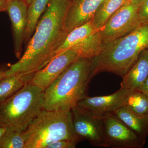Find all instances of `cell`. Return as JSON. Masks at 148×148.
I'll list each match as a JSON object with an SVG mask.
<instances>
[{"label": "cell", "instance_id": "obj_15", "mask_svg": "<svg viewBox=\"0 0 148 148\" xmlns=\"http://www.w3.org/2000/svg\"><path fill=\"white\" fill-rule=\"evenodd\" d=\"M34 73H14L0 79V103L14 95L31 82Z\"/></svg>", "mask_w": 148, "mask_h": 148}, {"label": "cell", "instance_id": "obj_26", "mask_svg": "<svg viewBox=\"0 0 148 148\" xmlns=\"http://www.w3.org/2000/svg\"><path fill=\"white\" fill-rule=\"evenodd\" d=\"M7 130V129L5 127L0 125V140H1V138H2L3 135L6 132Z\"/></svg>", "mask_w": 148, "mask_h": 148}, {"label": "cell", "instance_id": "obj_2", "mask_svg": "<svg viewBox=\"0 0 148 148\" xmlns=\"http://www.w3.org/2000/svg\"><path fill=\"white\" fill-rule=\"evenodd\" d=\"M148 48V23L141 24L126 36L103 44L100 53L90 59V80L96 75L109 72L122 77L142 51Z\"/></svg>", "mask_w": 148, "mask_h": 148}, {"label": "cell", "instance_id": "obj_5", "mask_svg": "<svg viewBox=\"0 0 148 148\" xmlns=\"http://www.w3.org/2000/svg\"><path fill=\"white\" fill-rule=\"evenodd\" d=\"M22 134L24 148H45L58 140H82L74 130L71 110L44 109Z\"/></svg>", "mask_w": 148, "mask_h": 148}, {"label": "cell", "instance_id": "obj_21", "mask_svg": "<svg viewBox=\"0 0 148 148\" xmlns=\"http://www.w3.org/2000/svg\"><path fill=\"white\" fill-rule=\"evenodd\" d=\"M25 140L22 132L7 130L0 140V148H24Z\"/></svg>", "mask_w": 148, "mask_h": 148}, {"label": "cell", "instance_id": "obj_20", "mask_svg": "<svg viewBox=\"0 0 148 148\" xmlns=\"http://www.w3.org/2000/svg\"><path fill=\"white\" fill-rule=\"evenodd\" d=\"M125 106L136 113L148 114V96L139 90L132 91L127 96Z\"/></svg>", "mask_w": 148, "mask_h": 148}, {"label": "cell", "instance_id": "obj_30", "mask_svg": "<svg viewBox=\"0 0 148 148\" xmlns=\"http://www.w3.org/2000/svg\"><path fill=\"white\" fill-rule=\"evenodd\" d=\"M18 1H25L26 2H27V0H18Z\"/></svg>", "mask_w": 148, "mask_h": 148}, {"label": "cell", "instance_id": "obj_6", "mask_svg": "<svg viewBox=\"0 0 148 148\" xmlns=\"http://www.w3.org/2000/svg\"><path fill=\"white\" fill-rule=\"evenodd\" d=\"M139 5L126 3L110 17L99 31L103 44L128 34L141 25Z\"/></svg>", "mask_w": 148, "mask_h": 148}, {"label": "cell", "instance_id": "obj_23", "mask_svg": "<svg viewBox=\"0 0 148 148\" xmlns=\"http://www.w3.org/2000/svg\"><path fill=\"white\" fill-rule=\"evenodd\" d=\"M78 143L75 140H58L49 144L45 148H75Z\"/></svg>", "mask_w": 148, "mask_h": 148}, {"label": "cell", "instance_id": "obj_12", "mask_svg": "<svg viewBox=\"0 0 148 148\" xmlns=\"http://www.w3.org/2000/svg\"><path fill=\"white\" fill-rule=\"evenodd\" d=\"M104 0H72L66 16V28L68 34L76 27L92 19Z\"/></svg>", "mask_w": 148, "mask_h": 148}, {"label": "cell", "instance_id": "obj_25", "mask_svg": "<svg viewBox=\"0 0 148 148\" xmlns=\"http://www.w3.org/2000/svg\"><path fill=\"white\" fill-rule=\"evenodd\" d=\"M8 0H0V12L6 11Z\"/></svg>", "mask_w": 148, "mask_h": 148}, {"label": "cell", "instance_id": "obj_18", "mask_svg": "<svg viewBox=\"0 0 148 148\" xmlns=\"http://www.w3.org/2000/svg\"><path fill=\"white\" fill-rule=\"evenodd\" d=\"M127 3L129 0H104L92 17L94 27L96 29L103 27L115 12Z\"/></svg>", "mask_w": 148, "mask_h": 148}, {"label": "cell", "instance_id": "obj_1", "mask_svg": "<svg viewBox=\"0 0 148 148\" xmlns=\"http://www.w3.org/2000/svg\"><path fill=\"white\" fill-rule=\"evenodd\" d=\"M72 0H49L27 45L23 56L5 71L6 75L35 73L54 58L56 51L64 41L67 13Z\"/></svg>", "mask_w": 148, "mask_h": 148}, {"label": "cell", "instance_id": "obj_29", "mask_svg": "<svg viewBox=\"0 0 148 148\" xmlns=\"http://www.w3.org/2000/svg\"><path fill=\"white\" fill-rule=\"evenodd\" d=\"M33 1V0H27V3L28 4V5Z\"/></svg>", "mask_w": 148, "mask_h": 148}, {"label": "cell", "instance_id": "obj_4", "mask_svg": "<svg viewBox=\"0 0 148 148\" xmlns=\"http://www.w3.org/2000/svg\"><path fill=\"white\" fill-rule=\"evenodd\" d=\"M44 90L30 82L0 103V125L24 132L44 109Z\"/></svg>", "mask_w": 148, "mask_h": 148}, {"label": "cell", "instance_id": "obj_7", "mask_svg": "<svg viewBox=\"0 0 148 148\" xmlns=\"http://www.w3.org/2000/svg\"><path fill=\"white\" fill-rule=\"evenodd\" d=\"M74 130L82 140L91 145L106 147L103 116L95 115L75 106L71 110Z\"/></svg>", "mask_w": 148, "mask_h": 148}, {"label": "cell", "instance_id": "obj_22", "mask_svg": "<svg viewBox=\"0 0 148 148\" xmlns=\"http://www.w3.org/2000/svg\"><path fill=\"white\" fill-rule=\"evenodd\" d=\"M138 18L141 24L148 23V0H143L138 9Z\"/></svg>", "mask_w": 148, "mask_h": 148}, {"label": "cell", "instance_id": "obj_8", "mask_svg": "<svg viewBox=\"0 0 148 148\" xmlns=\"http://www.w3.org/2000/svg\"><path fill=\"white\" fill-rule=\"evenodd\" d=\"M106 147L142 148L145 142L113 113L103 116Z\"/></svg>", "mask_w": 148, "mask_h": 148}, {"label": "cell", "instance_id": "obj_24", "mask_svg": "<svg viewBox=\"0 0 148 148\" xmlns=\"http://www.w3.org/2000/svg\"><path fill=\"white\" fill-rule=\"evenodd\" d=\"M138 90L143 92L145 95L148 96V75L145 82Z\"/></svg>", "mask_w": 148, "mask_h": 148}, {"label": "cell", "instance_id": "obj_17", "mask_svg": "<svg viewBox=\"0 0 148 148\" xmlns=\"http://www.w3.org/2000/svg\"><path fill=\"white\" fill-rule=\"evenodd\" d=\"M49 0H33L28 5L24 44L27 45L44 12Z\"/></svg>", "mask_w": 148, "mask_h": 148}, {"label": "cell", "instance_id": "obj_28", "mask_svg": "<svg viewBox=\"0 0 148 148\" xmlns=\"http://www.w3.org/2000/svg\"><path fill=\"white\" fill-rule=\"evenodd\" d=\"M6 76L5 71L0 70V79Z\"/></svg>", "mask_w": 148, "mask_h": 148}, {"label": "cell", "instance_id": "obj_19", "mask_svg": "<svg viewBox=\"0 0 148 148\" xmlns=\"http://www.w3.org/2000/svg\"><path fill=\"white\" fill-rule=\"evenodd\" d=\"M100 31L90 35L73 46L75 47L79 51L81 58L91 59L100 53L103 45L99 33Z\"/></svg>", "mask_w": 148, "mask_h": 148}, {"label": "cell", "instance_id": "obj_27", "mask_svg": "<svg viewBox=\"0 0 148 148\" xmlns=\"http://www.w3.org/2000/svg\"><path fill=\"white\" fill-rule=\"evenodd\" d=\"M143 0H129V3L135 5H140Z\"/></svg>", "mask_w": 148, "mask_h": 148}, {"label": "cell", "instance_id": "obj_3", "mask_svg": "<svg viewBox=\"0 0 148 148\" xmlns=\"http://www.w3.org/2000/svg\"><path fill=\"white\" fill-rule=\"evenodd\" d=\"M90 59H78L44 90V109L71 110L86 96L90 81Z\"/></svg>", "mask_w": 148, "mask_h": 148}, {"label": "cell", "instance_id": "obj_9", "mask_svg": "<svg viewBox=\"0 0 148 148\" xmlns=\"http://www.w3.org/2000/svg\"><path fill=\"white\" fill-rule=\"evenodd\" d=\"M81 58L79 51L73 47L57 56L42 69L35 72L31 83L45 90L69 66Z\"/></svg>", "mask_w": 148, "mask_h": 148}, {"label": "cell", "instance_id": "obj_14", "mask_svg": "<svg viewBox=\"0 0 148 148\" xmlns=\"http://www.w3.org/2000/svg\"><path fill=\"white\" fill-rule=\"evenodd\" d=\"M112 113L146 142L148 135V114L141 115L136 113L125 106Z\"/></svg>", "mask_w": 148, "mask_h": 148}, {"label": "cell", "instance_id": "obj_11", "mask_svg": "<svg viewBox=\"0 0 148 148\" xmlns=\"http://www.w3.org/2000/svg\"><path fill=\"white\" fill-rule=\"evenodd\" d=\"M28 7L27 2L24 1L8 0L6 10L11 22L14 53L18 59L24 43Z\"/></svg>", "mask_w": 148, "mask_h": 148}, {"label": "cell", "instance_id": "obj_16", "mask_svg": "<svg viewBox=\"0 0 148 148\" xmlns=\"http://www.w3.org/2000/svg\"><path fill=\"white\" fill-rule=\"evenodd\" d=\"M102 28H95L92 23V18L85 24L74 28L69 32L64 41L56 51L54 58L86 38L100 31Z\"/></svg>", "mask_w": 148, "mask_h": 148}, {"label": "cell", "instance_id": "obj_13", "mask_svg": "<svg viewBox=\"0 0 148 148\" xmlns=\"http://www.w3.org/2000/svg\"><path fill=\"white\" fill-rule=\"evenodd\" d=\"M148 75V48L142 51L137 61L122 77L121 88L131 91L138 90Z\"/></svg>", "mask_w": 148, "mask_h": 148}, {"label": "cell", "instance_id": "obj_10", "mask_svg": "<svg viewBox=\"0 0 148 148\" xmlns=\"http://www.w3.org/2000/svg\"><path fill=\"white\" fill-rule=\"evenodd\" d=\"M132 92L120 88L117 92L110 95L95 97L86 95L77 106L90 113L102 116L106 114L112 113L125 106L127 96Z\"/></svg>", "mask_w": 148, "mask_h": 148}]
</instances>
